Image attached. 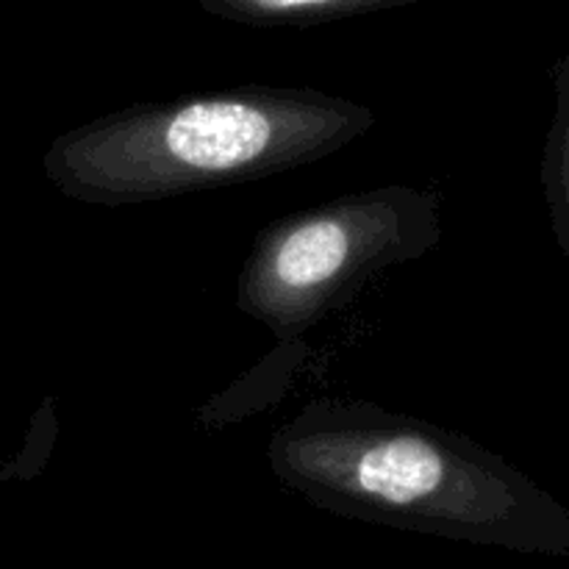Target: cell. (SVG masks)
Wrapping results in <instances>:
<instances>
[{"label": "cell", "mask_w": 569, "mask_h": 569, "mask_svg": "<svg viewBox=\"0 0 569 569\" xmlns=\"http://www.w3.org/2000/svg\"><path fill=\"white\" fill-rule=\"evenodd\" d=\"M278 481L328 515L522 556H569V511L459 431L370 400H311L276 428Z\"/></svg>", "instance_id": "obj_1"}, {"label": "cell", "mask_w": 569, "mask_h": 569, "mask_svg": "<svg viewBox=\"0 0 569 569\" xmlns=\"http://www.w3.org/2000/svg\"><path fill=\"white\" fill-rule=\"evenodd\" d=\"M372 126L376 111L356 100L250 83L94 117L59 133L42 167L78 203H153L315 164Z\"/></svg>", "instance_id": "obj_2"}, {"label": "cell", "mask_w": 569, "mask_h": 569, "mask_svg": "<svg viewBox=\"0 0 569 569\" xmlns=\"http://www.w3.org/2000/svg\"><path fill=\"white\" fill-rule=\"evenodd\" d=\"M437 194L389 187L350 192L272 220L237 278V306L278 342H300L392 267L439 248Z\"/></svg>", "instance_id": "obj_3"}, {"label": "cell", "mask_w": 569, "mask_h": 569, "mask_svg": "<svg viewBox=\"0 0 569 569\" xmlns=\"http://www.w3.org/2000/svg\"><path fill=\"white\" fill-rule=\"evenodd\" d=\"M206 14L250 28H315L398 9L415 0H198Z\"/></svg>", "instance_id": "obj_4"}, {"label": "cell", "mask_w": 569, "mask_h": 569, "mask_svg": "<svg viewBox=\"0 0 569 569\" xmlns=\"http://www.w3.org/2000/svg\"><path fill=\"white\" fill-rule=\"evenodd\" d=\"M569 67L567 61L559 64V103H556V120L553 128H550L548 137V148H545V192H548L550 200V211H553V231L556 239H559L561 250H569V233H567V139H569V109H567V98H569Z\"/></svg>", "instance_id": "obj_5"}]
</instances>
